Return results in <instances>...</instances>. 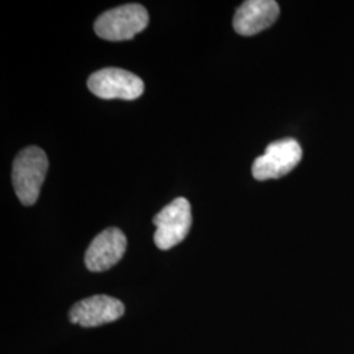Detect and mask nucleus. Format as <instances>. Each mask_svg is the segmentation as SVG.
<instances>
[{
  "mask_svg": "<svg viewBox=\"0 0 354 354\" xmlns=\"http://www.w3.org/2000/svg\"><path fill=\"white\" fill-rule=\"evenodd\" d=\"M49 169L46 153L37 146L19 152L12 167V184L20 203L30 206L39 197V190Z\"/></svg>",
  "mask_w": 354,
  "mask_h": 354,
  "instance_id": "f257e3e1",
  "label": "nucleus"
},
{
  "mask_svg": "<svg viewBox=\"0 0 354 354\" xmlns=\"http://www.w3.org/2000/svg\"><path fill=\"white\" fill-rule=\"evenodd\" d=\"M149 24L147 10L137 4H125L102 13L95 21V32L108 41H127L146 29Z\"/></svg>",
  "mask_w": 354,
  "mask_h": 354,
  "instance_id": "f03ea898",
  "label": "nucleus"
},
{
  "mask_svg": "<svg viewBox=\"0 0 354 354\" xmlns=\"http://www.w3.org/2000/svg\"><path fill=\"white\" fill-rule=\"evenodd\" d=\"M192 222V207L187 198L178 197L168 203L152 219V223L156 226L153 234L156 247L162 251H167L180 244L187 238Z\"/></svg>",
  "mask_w": 354,
  "mask_h": 354,
  "instance_id": "7ed1b4c3",
  "label": "nucleus"
},
{
  "mask_svg": "<svg viewBox=\"0 0 354 354\" xmlns=\"http://www.w3.org/2000/svg\"><path fill=\"white\" fill-rule=\"evenodd\" d=\"M89 91L104 100H136L145 92L140 76L122 68L106 67L93 73L87 82Z\"/></svg>",
  "mask_w": 354,
  "mask_h": 354,
  "instance_id": "20e7f679",
  "label": "nucleus"
},
{
  "mask_svg": "<svg viewBox=\"0 0 354 354\" xmlns=\"http://www.w3.org/2000/svg\"><path fill=\"white\" fill-rule=\"evenodd\" d=\"M302 160V149L295 140H281L270 143L266 153L252 165V175L259 181L279 178L291 172Z\"/></svg>",
  "mask_w": 354,
  "mask_h": 354,
  "instance_id": "39448f33",
  "label": "nucleus"
},
{
  "mask_svg": "<svg viewBox=\"0 0 354 354\" xmlns=\"http://www.w3.org/2000/svg\"><path fill=\"white\" fill-rule=\"evenodd\" d=\"M125 314V306L109 295H93L76 302L70 313L71 323L84 328L99 327L115 322Z\"/></svg>",
  "mask_w": 354,
  "mask_h": 354,
  "instance_id": "423d86ee",
  "label": "nucleus"
},
{
  "mask_svg": "<svg viewBox=\"0 0 354 354\" xmlns=\"http://www.w3.org/2000/svg\"><path fill=\"white\" fill-rule=\"evenodd\" d=\"M127 236L117 227L100 232L87 248L84 263L91 272H104L115 266L127 251Z\"/></svg>",
  "mask_w": 354,
  "mask_h": 354,
  "instance_id": "0eeeda50",
  "label": "nucleus"
},
{
  "mask_svg": "<svg viewBox=\"0 0 354 354\" xmlns=\"http://www.w3.org/2000/svg\"><path fill=\"white\" fill-rule=\"evenodd\" d=\"M279 16L274 0H247L234 16V29L241 36H254L273 26Z\"/></svg>",
  "mask_w": 354,
  "mask_h": 354,
  "instance_id": "6e6552de",
  "label": "nucleus"
}]
</instances>
